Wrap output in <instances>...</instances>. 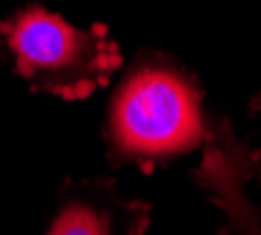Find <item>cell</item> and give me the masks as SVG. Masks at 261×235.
Returning <instances> with one entry per match:
<instances>
[{"label":"cell","instance_id":"cell-1","mask_svg":"<svg viewBox=\"0 0 261 235\" xmlns=\"http://www.w3.org/2000/svg\"><path fill=\"white\" fill-rule=\"evenodd\" d=\"M207 135L194 79L166 61H145L130 70L110 107V144L117 159L156 163L198 147Z\"/></svg>","mask_w":261,"mask_h":235},{"label":"cell","instance_id":"cell-3","mask_svg":"<svg viewBox=\"0 0 261 235\" xmlns=\"http://www.w3.org/2000/svg\"><path fill=\"white\" fill-rule=\"evenodd\" d=\"M210 140L196 182L224 214L219 235H261V214L250 198V184L261 180V152L243 147L228 126Z\"/></svg>","mask_w":261,"mask_h":235},{"label":"cell","instance_id":"cell-2","mask_svg":"<svg viewBox=\"0 0 261 235\" xmlns=\"http://www.w3.org/2000/svg\"><path fill=\"white\" fill-rule=\"evenodd\" d=\"M16 72L44 93L84 100L112 79L121 66L119 44L103 26L77 28L63 17L33 5L0 23Z\"/></svg>","mask_w":261,"mask_h":235},{"label":"cell","instance_id":"cell-4","mask_svg":"<svg viewBox=\"0 0 261 235\" xmlns=\"http://www.w3.org/2000/svg\"><path fill=\"white\" fill-rule=\"evenodd\" d=\"M149 208L121 200L110 184H77L61 198L44 235H145Z\"/></svg>","mask_w":261,"mask_h":235},{"label":"cell","instance_id":"cell-5","mask_svg":"<svg viewBox=\"0 0 261 235\" xmlns=\"http://www.w3.org/2000/svg\"><path fill=\"white\" fill-rule=\"evenodd\" d=\"M250 109L252 112H261V89L254 93V98H252V103H250Z\"/></svg>","mask_w":261,"mask_h":235}]
</instances>
